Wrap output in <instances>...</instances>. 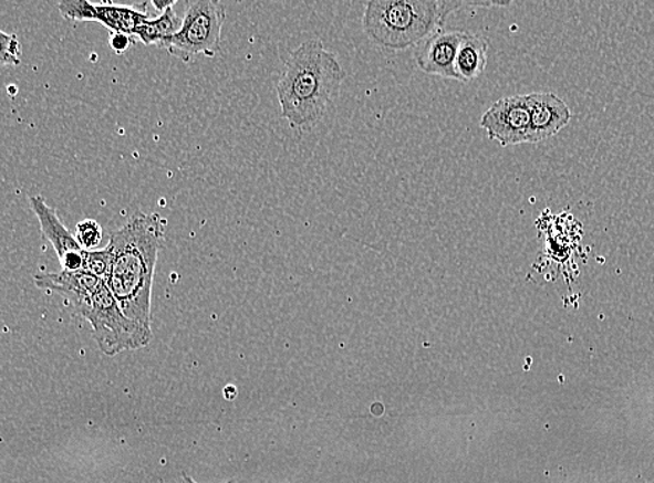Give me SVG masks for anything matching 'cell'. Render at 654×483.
<instances>
[{
	"mask_svg": "<svg viewBox=\"0 0 654 483\" xmlns=\"http://www.w3.org/2000/svg\"><path fill=\"white\" fill-rule=\"evenodd\" d=\"M165 220L157 213H136L111 234L112 266L106 286L123 313L152 330L155 266L164 240Z\"/></svg>",
	"mask_w": 654,
	"mask_h": 483,
	"instance_id": "1",
	"label": "cell"
},
{
	"mask_svg": "<svg viewBox=\"0 0 654 483\" xmlns=\"http://www.w3.org/2000/svg\"><path fill=\"white\" fill-rule=\"evenodd\" d=\"M225 18L227 13L218 0H189L181 29L160 42L159 48L185 63L200 56H217L221 52Z\"/></svg>",
	"mask_w": 654,
	"mask_h": 483,
	"instance_id": "5",
	"label": "cell"
},
{
	"mask_svg": "<svg viewBox=\"0 0 654 483\" xmlns=\"http://www.w3.org/2000/svg\"><path fill=\"white\" fill-rule=\"evenodd\" d=\"M343 78L345 70L335 53L326 51L319 40L303 42L289 53L278 83L281 116L297 130L318 126Z\"/></svg>",
	"mask_w": 654,
	"mask_h": 483,
	"instance_id": "2",
	"label": "cell"
},
{
	"mask_svg": "<svg viewBox=\"0 0 654 483\" xmlns=\"http://www.w3.org/2000/svg\"><path fill=\"white\" fill-rule=\"evenodd\" d=\"M176 2H158V0H154L153 7L157 9V12L160 14L165 13L166 10L174 8Z\"/></svg>",
	"mask_w": 654,
	"mask_h": 483,
	"instance_id": "19",
	"label": "cell"
},
{
	"mask_svg": "<svg viewBox=\"0 0 654 483\" xmlns=\"http://www.w3.org/2000/svg\"><path fill=\"white\" fill-rule=\"evenodd\" d=\"M490 42L484 35L465 32L457 56L459 82L470 83L484 74Z\"/></svg>",
	"mask_w": 654,
	"mask_h": 483,
	"instance_id": "11",
	"label": "cell"
},
{
	"mask_svg": "<svg viewBox=\"0 0 654 483\" xmlns=\"http://www.w3.org/2000/svg\"><path fill=\"white\" fill-rule=\"evenodd\" d=\"M112 258L114 256H112L110 244L102 250L85 251L84 271L93 273L94 276L105 282L110 276Z\"/></svg>",
	"mask_w": 654,
	"mask_h": 483,
	"instance_id": "14",
	"label": "cell"
},
{
	"mask_svg": "<svg viewBox=\"0 0 654 483\" xmlns=\"http://www.w3.org/2000/svg\"><path fill=\"white\" fill-rule=\"evenodd\" d=\"M179 483H197V482L195 480H193L191 476L181 475V480ZM228 483H233V481H229Z\"/></svg>",
	"mask_w": 654,
	"mask_h": 483,
	"instance_id": "20",
	"label": "cell"
},
{
	"mask_svg": "<svg viewBox=\"0 0 654 483\" xmlns=\"http://www.w3.org/2000/svg\"><path fill=\"white\" fill-rule=\"evenodd\" d=\"M34 283L41 290L63 295L76 308L77 305L87 302L104 281L87 271H61L56 273H39V275L34 276Z\"/></svg>",
	"mask_w": 654,
	"mask_h": 483,
	"instance_id": "9",
	"label": "cell"
},
{
	"mask_svg": "<svg viewBox=\"0 0 654 483\" xmlns=\"http://www.w3.org/2000/svg\"><path fill=\"white\" fill-rule=\"evenodd\" d=\"M32 212L39 218L42 238L50 241L53 250L56 251L59 262L64 258L74 254V252L85 251L77 243L74 233L71 232L61 218L58 217L55 209L48 206L44 198L40 196L30 198Z\"/></svg>",
	"mask_w": 654,
	"mask_h": 483,
	"instance_id": "10",
	"label": "cell"
},
{
	"mask_svg": "<svg viewBox=\"0 0 654 483\" xmlns=\"http://www.w3.org/2000/svg\"><path fill=\"white\" fill-rule=\"evenodd\" d=\"M59 12L69 21H96L95 4L85 0L59 3Z\"/></svg>",
	"mask_w": 654,
	"mask_h": 483,
	"instance_id": "16",
	"label": "cell"
},
{
	"mask_svg": "<svg viewBox=\"0 0 654 483\" xmlns=\"http://www.w3.org/2000/svg\"><path fill=\"white\" fill-rule=\"evenodd\" d=\"M74 238H76L77 243L83 250L94 251L101 245V224L94 219H84L76 224V229H74Z\"/></svg>",
	"mask_w": 654,
	"mask_h": 483,
	"instance_id": "15",
	"label": "cell"
},
{
	"mask_svg": "<svg viewBox=\"0 0 654 483\" xmlns=\"http://www.w3.org/2000/svg\"><path fill=\"white\" fill-rule=\"evenodd\" d=\"M96 21L111 32H121L134 36L138 27L146 23L148 13L134 7H121L114 3L95 4Z\"/></svg>",
	"mask_w": 654,
	"mask_h": 483,
	"instance_id": "12",
	"label": "cell"
},
{
	"mask_svg": "<svg viewBox=\"0 0 654 483\" xmlns=\"http://www.w3.org/2000/svg\"><path fill=\"white\" fill-rule=\"evenodd\" d=\"M465 36L464 31H443L428 36L417 45L415 61L427 74L444 78L458 80L457 56Z\"/></svg>",
	"mask_w": 654,
	"mask_h": 483,
	"instance_id": "7",
	"label": "cell"
},
{
	"mask_svg": "<svg viewBox=\"0 0 654 483\" xmlns=\"http://www.w3.org/2000/svg\"><path fill=\"white\" fill-rule=\"evenodd\" d=\"M76 311L93 327V337L105 356L137 350L148 346L153 330L146 329L123 313L120 303L106 283L91 295L87 302L77 305Z\"/></svg>",
	"mask_w": 654,
	"mask_h": 483,
	"instance_id": "4",
	"label": "cell"
},
{
	"mask_svg": "<svg viewBox=\"0 0 654 483\" xmlns=\"http://www.w3.org/2000/svg\"><path fill=\"white\" fill-rule=\"evenodd\" d=\"M480 126L501 147L529 144V96L513 95L496 101L481 116Z\"/></svg>",
	"mask_w": 654,
	"mask_h": 483,
	"instance_id": "6",
	"label": "cell"
},
{
	"mask_svg": "<svg viewBox=\"0 0 654 483\" xmlns=\"http://www.w3.org/2000/svg\"><path fill=\"white\" fill-rule=\"evenodd\" d=\"M530 104V134L529 144L546 141L571 122L570 106L560 96L547 91L529 94Z\"/></svg>",
	"mask_w": 654,
	"mask_h": 483,
	"instance_id": "8",
	"label": "cell"
},
{
	"mask_svg": "<svg viewBox=\"0 0 654 483\" xmlns=\"http://www.w3.org/2000/svg\"><path fill=\"white\" fill-rule=\"evenodd\" d=\"M181 24H184V19L178 18L174 8H170L157 19L147 20L146 23L138 27L134 36H137L144 45L159 46L160 42L179 32Z\"/></svg>",
	"mask_w": 654,
	"mask_h": 483,
	"instance_id": "13",
	"label": "cell"
},
{
	"mask_svg": "<svg viewBox=\"0 0 654 483\" xmlns=\"http://www.w3.org/2000/svg\"><path fill=\"white\" fill-rule=\"evenodd\" d=\"M133 45V36L127 34H121V32H111L110 46L116 55H123L128 48Z\"/></svg>",
	"mask_w": 654,
	"mask_h": 483,
	"instance_id": "18",
	"label": "cell"
},
{
	"mask_svg": "<svg viewBox=\"0 0 654 483\" xmlns=\"http://www.w3.org/2000/svg\"><path fill=\"white\" fill-rule=\"evenodd\" d=\"M447 18L444 0H372L363 29L375 44L402 51L443 30Z\"/></svg>",
	"mask_w": 654,
	"mask_h": 483,
	"instance_id": "3",
	"label": "cell"
},
{
	"mask_svg": "<svg viewBox=\"0 0 654 483\" xmlns=\"http://www.w3.org/2000/svg\"><path fill=\"white\" fill-rule=\"evenodd\" d=\"M0 42H2V51H0V63L3 66H19L21 63V50L18 36L8 34V32H0Z\"/></svg>",
	"mask_w": 654,
	"mask_h": 483,
	"instance_id": "17",
	"label": "cell"
}]
</instances>
